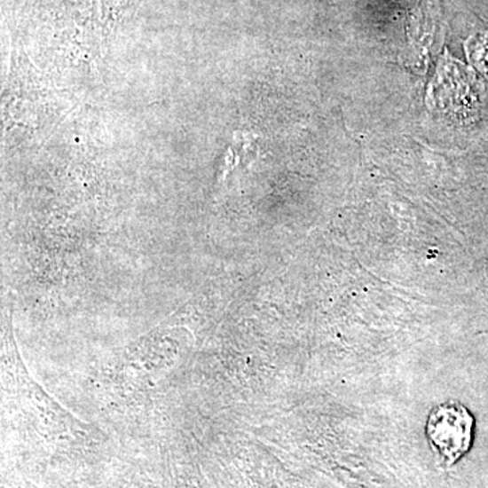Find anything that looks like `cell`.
Instances as JSON below:
<instances>
[{"instance_id": "6da1fadb", "label": "cell", "mask_w": 488, "mask_h": 488, "mask_svg": "<svg viewBox=\"0 0 488 488\" xmlns=\"http://www.w3.org/2000/svg\"><path fill=\"white\" fill-rule=\"evenodd\" d=\"M426 436L437 454L453 466L471 448L474 417L461 403H443L429 413Z\"/></svg>"}]
</instances>
